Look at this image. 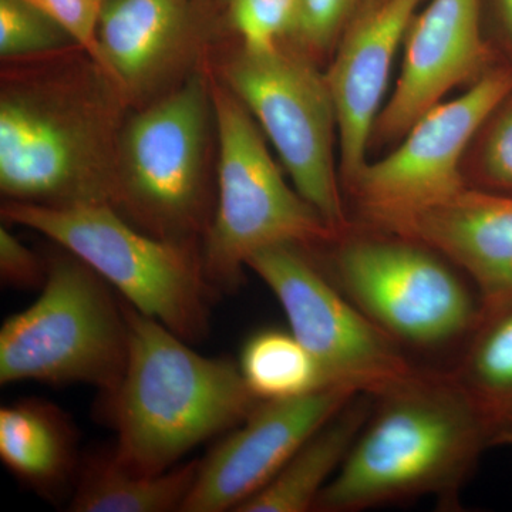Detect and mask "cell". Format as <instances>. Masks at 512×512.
<instances>
[{
  "instance_id": "1",
  "label": "cell",
  "mask_w": 512,
  "mask_h": 512,
  "mask_svg": "<svg viewBox=\"0 0 512 512\" xmlns=\"http://www.w3.org/2000/svg\"><path fill=\"white\" fill-rule=\"evenodd\" d=\"M130 104L82 47L3 70L0 191L42 207H113Z\"/></svg>"
},
{
  "instance_id": "2",
  "label": "cell",
  "mask_w": 512,
  "mask_h": 512,
  "mask_svg": "<svg viewBox=\"0 0 512 512\" xmlns=\"http://www.w3.org/2000/svg\"><path fill=\"white\" fill-rule=\"evenodd\" d=\"M490 450L460 387L441 367L373 396L365 426L313 511L360 512L434 498L460 510V495Z\"/></svg>"
},
{
  "instance_id": "3",
  "label": "cell",
  "mask_w": 512,
  "mask_h": 512,
  "mask_svg": "<svg viewBox=\"0 0 512 512\" xmlns=\"http://www.w3.org/2000/svg\"><path fill=\"white\" fill-rule=\"evenodd\" d=\"M128 356L109 394L113 456L140 474H160L200 444L239 426L261 402L239 365L195 352L158 320L121 302Z\"/></svg>"
},
{
  "instance_id": "4",
  "label": "cell",
  "mask_w": 512,
  "mask_h": 512,
  "mask_svg": "<svg viewBox=\"0 0 512 512\" xmlns=\"http://www.w3.org/2000/svg\"><path fill=\"white\" fill-rule=\"evenodd\" d=\"M323 247L320 271L410 356L454 359L483 316L473 282L419 241L352 225Z\"/></svg>"
},
{
  "instance_id": "5",
  "label": "cell",
  "mask_w": 512,
  "mask_h": 512,
  "mask_svg": "<svg viewBox=\"0 0 512 512\" xmlns=\"http://www.w3.org/2000/svg\"><path fill=\"white\" fill-rule=\"evenodd\" d=\"M210 62L175 89L128 111L113 208L153 235L200 252L214 212L210 190Z\"/></svg>"
},
{
  "instance_id": "6",
  "label": "cell",
  "mask_w": 512,
  "mask_h": 512,
  "mask_svg": "<svg viewBox=\"0 0 512 512\" xmlns=\"http://www.w3.org/2000/svg\"><path fill=\"white\" fill-rule=\"evenodd\" d=\"M217 137V184L202 268L215 292L235 291L249 256L274 245L312 251L339 237L315 208L289 187L268 150L266 136L245 104L210 63Z\"/></svg>"
},
{
  "instance_id": "7",
  "label": "cell",
  "mask_w": 512,
  "mask_h": 512,
  "mask_svg": "<svg viewBox=\"0 0 512 512\" xmlns=\"http://www.w3.org/2000/svg\"><path fill=\"white\" fill-rule=\"evenodd\" d=\"M2 217L82 259L134 309L188 343L207 336L215 291L200 252L141 231L110 205L53 208L6 201Z\"/></svg>"
},
{
  "instance_id": "8",
  "label": "cell",
  "mask_w": 512,
  "mask_h": 512,
  "mask_svg": "<svg viewBox=\"0 0 512 512\" xmlns=\"http://www.w3.org/2000/svg\"><path fill=\"white\" fill-rule=\"evenodd\" d=\"M69 251L47 262L42 293L0 330V383H83L111 394L128 356L123 305Z\"/></svg>"
},
{
  "instance_id": "9",
  "label": "cell",
  "mask_w": 512,
  "mask_h": 512,
  "mask_svg": "<svg viewBox=\"0 0 512 512\" xmlns=\"http://www.w3.org/2000/svg\"><path fill=\"white\" fill-rule=\"evenodd\" d=\"M210 63L271 141L296 191L335 231H348L335 160L338 121L319 64L288 42L266 50L235 42Z\"/></svg>"
},
{
  "instance_id": "10",
  "label": "cell",
  "mask_w": 512,
  "mask_h": 512,
  "mask_svg": "<svg viewBox=\"0 0 512 512\" xmlns=\"http://www.w3.org/2000/svg\"><path fill=\"white\" fill-rule=\"evenodd\" d=\"M247 268L274 292L291 332L315 357L326 384L379 396L423 369L330 282L305 248L259 249Z\"/></svg>"
},
{
  "instance_id": "11",
  "label": "cell",
  "mask_w": 512,
  "mask_h": 512,
  "mask_svg": "<svg viewBox=\"0 0 512 512\" xmlns=\"http://www.w3.org/2000/svg\"><path fill=\"white\" fill-rule=\"evenodd\" d=\"M511 93L512 62L503 60L461 96L423 114L392 153L367 163L346 187L362 224L382 229L466 188L464 154Z\"/></svg>"
},
{
  "instance_id": "12",
  "label": "cell",
  "mask_w": 512,
  "mask_h": 512,
  "mask_svg": "<svg viewBox=\"0 0 512 512\" xmlns=\"http://www.w3.org/2000/svg\"><path fill=\"white\" fill-rule=\"evenodd\" d=\"M224 25L214 0H106L103 66L131 109L175 89L210 62Z\"/></svg>"
},
{
  "instance_id": "13",
  "label": "cell",
  "mask_w": 512,
  "mask_h": 512,
  "mask_svg": "<svg viewBox=\"0 0 512 512\" xmlns=\"http://www.w3.org/2000/svg\"><path fill=\"white\" fill-rule=\"evenodd\" d=\"M356 394L350 387L330 384L302 396L261 400L247 419L200 461L181 511L237 510Z\"/></svg>"
},
{
  "instance_id": "14",
  "label": "cell",
  "mask_w": 512,
  "mask_h": 512,
  "mask_svg": "<svg viewBox=\"0 0 512 512\" xmlns=\"http://www.w3.org/2000/svg\"><path fill=\"white\" fill-rule=\"evenodd\" d=\"M481 0H429L403 40V62L373 143H399L423 114L463 83H474L505 57L485 37Z\"/></svg>"
},
{
  "instance_id": "15",
  "label": "cell",
  "mask_w": 512,
  "mask_h": 512,
  "mask_svg": "<svg viewBox=\"0 0 512 512\" xmlns=\"http://www.w3.org/2000/svg\"><path fill=\"white\" fill-rule=\"evenodd\" d=\"M423 2L387 0L353 20L325 73L338 121L339 174L345 190L367 164L394 57Z\"/></svg>"
},
{
  "instance_id": "16",
  "label": "cell",
  "mask_w": 512,
  "mask_h": 512,
  "mask_svg": "<svg viewBox=\"0 0 512 512\" xmlns=\"http://www.w3.org/2000/svg\"><path fill=\"white\" fill-rule=\"evenodd\" d=\"M379 231L419 241L450 259L473 282L483 316L512 306V195L467 185Z\"/></svg>"
},
{
  "instance_id": "17",
  "label": "cell",
  "mask_w": 512,
  "mask_h": 512,
  "mask_svg": "<svg viewBox=\"0 0 512 512\" xmlns=\"http://www.w3.org/2000/svg\"><path fill=\"white\" fill-rule=\"evenodd\" d=\"M372 407V394L357 393L293 454L259 493L235 511H313L320 493L348 457Z\"/></svg>"
},
{
  "instance_id": "18",
  "label": "cell",
  "mask_w": 512,
  "mask_h": 512,
  "mask_svg": "<svg viewBox=\"0 0 512 512\" xmlns=\"http://www.w3.org/2000/svg\"><path fill=\"white\" fill-rule=\"evenodd\" d=\"M443 369L473 407L488 446L512 447V306L481 316Z\"/></svg>"
},
{
  "instance_id": "19",
  "label": "cell",
  "mask_w": 512,
  "mask_h": 512,
  "mask_svg": "<svg viewBox=\"0 0 512 512\" xmlns=\"http://www.w3.org/2000/svg\"><path fill=\"white\" fill-rule=\"evenodd\" d=\"M0 458L10 473L39 491L63 484L76 463V434L62 410L20 400L0 410Z\"/></svg>"
},
{
  "instance_id": "20",
  "label": "cell",
  "mask_w": 512,
  "mask_h": 512,
  "mask_svg": "<svg viewBox=\"0 0 512 512\" xmlns=\"http://www.w3.org/2000/svg\"><path fill=\"white\" fill-rule=\"evenodd\" d=\"M200 461L160 474H140L121 466L113 451L84 464L74 491V512L181 511L197 478Z\"/></svg>"
},
{
  "instance_id": "21",
  "label": "cell",
  "mask_w": 512,
  "mask_h": 512,
  "mask_svg": "<svg viewBox=\"0 0 512 512\" xmlns=\"http://www.w3.org/2000/svg\"><path fill=\"white\" fill-rule=\"evenodd\" d=\"M238 365L259 400L288 399L330 386L315 357L291 330H259L245 342Z\"/></svg>"
},
{
  "instance_id": "22",
  "label": "cell",
  "mask_w": 512,
  "mask_h": 512,
  "mask_svg": "<svg viewBox=\"0 0 512 512\" xmlns=\"http://www.w3.org/2000/svg\"><path fill=\"white\" fill-rule=\"evenodd\" d=\"M80 47L56 20L26 0H0V56L3 62L39 59Z\"/></svg>"
},
{
  "instance_id": "23",
  "label": "cell",
  "mask_w": 512,
  "mask_h": 512,
  "mask_svg": "<svg viewBox=\"0 0 512 512\" xmlns=\"http://www.w3.org/2000/svg\"><path fill=\"white\" fill-rule=\"evenodd\" d=\"M225 32L247 49L289 42L296 26V0H218Z\"/></svg>"
},
{
  "instance_id": "24",
  "label": "cell",
  "mask_w": 512,
  "mask_h": 512,
  "mask_svg": "<svg viewBox=\"0 0 512 512\" xmlns=\"http://www.w3.org/2000/svg\"><path fill=\"white\" fill-rule=\"evenodd\" d=\"M363 0H296L295 32L288 43L313 62L335 53Z\"/></svg>"
},
{
  "instance_id": "25",
  "label": "cell",
  "mask_w": 512,
  "mask_h": 512,
  "mask_svg": "<svg viewBox=\"0 0 512 512\" xmlns=\"http://www.w3.org/2000/svg\"><path fill=\"white\" fill-rule=\"evenodd\" d=\"M470 187L512 195V93L478 133Z\"/></svg>"
},
{
  "instance_id": "26",
  "label": "cell",
  "mask_w": 512,
  "mask_h": 512,
  "mask_svg": "<svg viewBox=\"0 0 512 512\" xmlns=\"http://www.w3.org/2000/svg\"><path fill=\"white\" fill-rule=\"evenodd\" d=\"M56 20L104 70L99 45V19L103 0H26ZM106 72V70H104Z\"/></svg>"
},
{
  "instance_id": "27",
  "label": "cell",
  "mask_w": 512,
  "mask_h": 512,
  "mask_svg": "<svg viewBox=\"0 0 512 512\" xmlns=\"http://www.w3.org/2000/svg\"><path fill=\"white\" fill-rule=\"evenodd\" d=\"M47 264L19 241L9 229L0 228V276L18 289H32L45 284Z\"/></svg>"
},
{
  "instance_id": "28",
  "label": "cell",
  "mask_w": 512,
  "mask_h": 512,
  "mask_svg": "<svg viewBox=\"0 0 512 512\" xmlns=\"http://www.w3.org/2000/svg\"><path fill=\"white\" fill-rule=\"evenodd\" d=\"M484 22L487 18L494 32V42L505 59L512 62V0H481Z\"/></svg>"
},
{
  "instance_id": "29",
  "label": "cell",
  "mask_w": 512,
  "mask_h": 512,
  "mask_svg": "<svg viewBox=\"0 0 512 512\" xmlns=\"http://www.w3.org/2000/svg\"><path fill=\"white\" fill-rule=\"evenodd\" d=\"M386 2L387 0H363L356 18H359V16L362 15H366V13L372 12V10L379 8V6H382L383 3Z\"/></svg>"
},
{
  "instance_id": "30",
  "label": "cell",
  "mask_w": 512,
  "mask_h": 512,
  "mask_svg": "<svg viewBox=\"0 0 512 512\" xmlns=\"http://www.w3.org/2000/svg\"><path fill=\"white\" fill-rule=\"evenodd\" d=\"M106 2V0H103V3Z\"/></svg>"
}]
</instances>
